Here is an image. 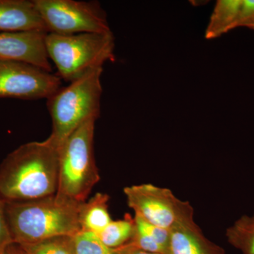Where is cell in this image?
<instances>
[{
	"mask_svg": "<svg viewBox=\"0 0 254 254\" xmlns=\"http://www.w3.org/2000/svg\"><path fill=\"white\" fill-rule=\"evenodd\" d=\"M59 151L47 138L20 145L0 164V195L6 201L39 199L58 191Z\"/></svg>",
	"mask_w": 254,
	"mask_h": 254,
	"instance_id": "obj_1",
	"label": "cell"
},
{
	"mask_svg": "<svg viewBox=\"0 0 254 254\" xmlns=\"http://www.w3.org/2000/svg\"><path fill=\"white\" fill-rule=\"evenodd\" d=\"M55 193L39 199L6 201V214L14 244L36 243L71 237L81 230V205Z\"/></svg>",
	"mask_w": 254,
	"mask_h": 254,
	"instance_id": "obj_2",
	"label": "cell"
},
{
	"mask_svg": "<svg viewBox=\"0 0 254 254\" xmlns=\"http://www.w3.org/2000/svg\"><path fill=\"white\" fill-rule=\"evenodd\" d=\"M103 71V67L93 70L47 99L53 122L48 139L58 149L82 123L90 118H99Z\"/></svg>",
	"mask_w": 254,
	"mask_h": 254,
	"instance_id": "obj_3",
	"label": "cell"
},
{
	"mask_svg": "<svg viewBox=\"0 0 254 254\" xmlns=\"http://www.w3.org/2000/svg\"><path fill=\"white\" fill-rule=\"evenodd\" d=\"M86 120L64 142L59 151V179L56 193L84 203L100 176L94 155L95 123Z\"/></svg>",
	"mask_w": 254,
	"mask_h": 254,
	"instance_id": "obj_4",
	"label": "cell"
},
{
	"mask_svg": "<svg viewBox=\"0 0 254 254\" xmlns=\"http://www.w3.org/2000/svg\"><path fill=\"white\" fill-rule=\"evenodd\" d=\"M46 47L59 77L71 83L114 60L115 37L112 31L74 35L48 33Z\"/></svg>",
	"mask_w": 254,
	"mask_h": 254,
	"instance_id": "obj_5",
	"label": "cell"
},
{
	"mask_svg": "<svg viewBox=\"0 0 254 254\" xmlns=\"http://www.w3.org/2000/svg\"><path fill=\"white\" fill-rule=\"evenodd\" d=\"M47 33L59 35L112 31L98 1L33 0Z\"/></svg>",
	"mask_w": 254,
	"mask_h": 254,
	"instance_id": "obj_6",
	"label": "cell"
},
{
	"mask_svg": "<svg viewBox=\"0 0 254 254\" xmlns=\"http://www.w3.org/2000/svg\"><path fill=\"white\" fill-rule=\"evenodd\" d=\"M124 193L135 215L155 226L170 231L180 224L193 220L190 203L179 199L168 189L143 184L127 187Z\"/></svg>",
	"mask_w": 254,
	"mask_h": 254,
	"instance_id": "obj_7",
	"label": "cell"
},
{
	"mask_svg": "<svg viewBox=\"0 0 254 254\" xmlns=\"http://www.w3.org/2000/svg\"><path fill=\"white\" fill-rule=\"evenodd\" d=\"M62 88V79L30 64L0 61V99H48Z\"/></svg>",
	"mask_w": 254,
	"mask_h": 254,
	"instance_id": "obj_8",
	"label": "cell"
},
{
	"mask_svg": "<svg viewBox=\"0 0 254 254\" xmlns=\"http://www.w3.org/2000/svg\"><path fill=\"white\" fill-rule=\"evenodd\" d=\"M46 32L0 33V61L30 64L51 72L47 53Z\"/></svg>",
	"mask_w": 254,
	"mask_h": 254,
	"instance_id": "obj_9",
	"label": "cell"
},
{
	"mask_svg": "<svg viewBox=\"0 0 254 254\" xmlns=\"http://www.w3.org/2000/svg\"><path fill=\"white\" fill-rule=\"evenodd\" d=\"M46 32L34 1L0 0V33Z\"/></svg>",
	"mask_w": 254,
	"mask_h": 254,
	"instance_id": "obj_10",
	"label": "cell"
},
{
	"mask_svg": "<svg viewBox=\"0 0 254 254\" xmlns=\"http://www.w3.org/2000/svg\"><path fill=\"white\" fill-rule=\"evenodd\" d=\"M168 254H225V251L208 240L193 220L170 230Z\"/></svg>",
	"mask_w": 254,
	"mask_h": 254,
	"instance_id": "obj_11",
	"label": "cell"
},
{
	"mask_svg": "<svg viewBox=\"0 0 254 254\" xmlns=\"http://www.w3.org/2000/svg\"><path fill=\"white\" fill-rule=\"evenodd\" d=\"M109 195L98 193L81 205L79 222L81 230L99 235L112 222L108 210Z\"/></svg>",
	"mask_w": 254,
	"mask_h": 254,
	"instance_id": "obj_12",
	"label": "cell"
},
{
	"mask_svg": "<svg viewBox=\"0 0 254 254\" xmlns=\"http://www.w3.org/2000/svg\"><path fill=\"white\" fill-rule=\"evenodd\" d=\"M240 3L241 0L217 1L205 31L207 39L218 38L235 29Z\"/></svg>",
	"mask_w": 254,
	"mask_h": 254,
	"instance_id": "obj_13",
	"label": "cell"
},
{
	"mask_svg": "<svg viewBox=\"0 0 254 254\" xmlns=\"http://www.w3.org/2000/svg\"><path fill=\"white\" fill-rule=\"evenodd\" d=\"M229 243L242 254H254V215H244L226 231Z\"/></svg>",
	"mask_w": 254,
	"mask_h": 254,
	"instance_id": "obj_14",
	"label": "cell"
},
{
	"mask_svg": "<svg viewBox=\"0 0 254 254\" xmlns=\"http://www.w3.org/2000/svg\"><path fill=\"white\" fill-rule=\"evenodd\" d=\"M134 231V218L127 214L123 220H112L98 236L107 247L118 249L126 245L131 240Z\"/></svg>",
	"mask_w": 254,
	"mask_h": 254,
	"instance_id": "obj_15",
	"label": "cell"
},
{
	"mask_svg": "<svg viewBox=\"0 0 254 254\" xmlns=\"http://www.w3.org/2000/svg\"><path fill=\"white\" fill-rule=\"evenodd\" d=\"M73 254H120L121 249L105 246L93 232L80 230L70 237Z\"/></svg>",
	"mask_w": 254,
	"mask_h": 254,
	"instance_id": "obj_16",
	"label": "cell"
},
{
	"mask_svg": "<svg viewBox=\"0 0 254 254\" xmlns=\"http://www.w3.org/2000/svg\"><path fill=\"white\" fill-rule=\"evenodd\" d=\"M17 245L26 254H73L70 237H53L36 243Z\"/></svg>",
	"mask_w": 254,
	"mask_h": 254,
	"instance_id": "obj_17",
	"label": "cell"
},
{
	"mask_svg": "<svg viewBox=\"0 0 254 254\" xmlns=\"http://www.w3.org/2000/svg\"><path fill=\"white\" fill-rule=\"evenodd\" d=\"M134 220L136 228L151 237L159 245L161 246L166 252L167 254H168L170 230L148 223V222L145 221L143 219L136 215H135Z\"/></svg>",
	"mask_w": 254,
	"mask_h": 254,
	"instance_id": "obj_18",
	"label": "cell"
},
{
	"mask_svg": "<svg viewBox=\"0 0 254 254\" xmlns=\"http://www.w3.org/2000/svg\"><path fill=\"white\" fill-rule=\"evenodd\" d=\"M245 27L254 30V0H241L235 28Z\"/></svg>",
	"mask_w": 254,
	"mask_h": 254,
	"instance_id": "obj_19",
	"label": "cell"
},
{
	"mask_svg": "<svg viewBox=\"0 0 254 254\" xmlns=\"http://www.w3.org/2000/svg\"><path fill=\"white\" fill-rule=\"evenodd\" d=\"M14 244L6 214V200L0 195V253Z\"/></svg>",
	"mask_w": 254,
	"mask_h": 254,
	"instance_id": "obj_20",
	"label": "cell"
},
{
	"mask_svg": "<svg viewBox=\"0 0 254 254\" xmlns=\"http://www.w3.org/2000/svg\"><path fill=\"white\" fill-rule=\"evenodd\" d=\"M121 249V253L120 254H159L154 253H150V252H144L138 249L135 248L129 243L126 244L120 247Z\"/></svg>",
	"mask_w": 254,
	"mask_h": 254,
	"instance_id": "obj_21",
	"label": "cell"
},
{
	"mask_svg": "<svg viewBox=\"0 0 254 254\" xmlns=\"http://www.w3.org/2000/svg\"><path fill=\"white\" fill-rule=\"evenodd\" d=\"M11 251L14 254H26L21 248L19 246L16 245V244H13L10 246Z\"/></svg>",
	"mask_w": 254,
	"mask_h": 254,
	"instance_id": "obj_22",
	"label": "cell"
},
{
	"mask_svg": "<svg viewBox=\"0 0 254 254\" xmlns=\"http://www.w3.org/2000/svg\"><path fill=\"white\" fill-rule=\"evenodd\" d=\"M0 254H14L13 253L12 251H11V248H10V246L9 247H8L7 249H6V250L4 251V252H1V253H0Z\"/></svg>",
	"mask_w": 254,
	"mask_h": 254,
	"instance_id": "obj_23",
	"label": "cell"
}]
</instances>
